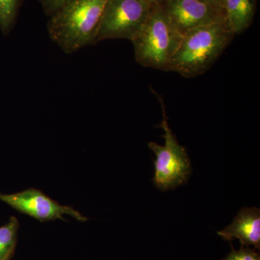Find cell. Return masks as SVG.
<instances>
[{
	"label": "cell",
	"instance_id": "obj_1",
	"mask_svg": "<svg viewBox=\"0 0 260 260\" xmlns=\"http://www.w3.org/2000/svg\"><path fill=\"white\" fill-rule=\"evenodd\" d=\"M108 0H70L47 22L49 37L65 54L96 44Z\"/></svg>",
	"mask_w": 260,
	"mask_h": 260
},
{
	"label": "cell",
	"instance_id": "obj_2",
	"mask_svg": "<svg viewBox=\"0 0 260 260\" xmlns=\"http://www.w3.org/2000/svg\"><path fill=\"white\" fill-rule=\"evenodd\" d=\"M235 35L226 23L211 24L184 34L167 71L186 78L203 75L231 44Z\"/></svg>",
	"mask_w": 260,
	"mask_h": 260
},
{
	"label": "cell",
	"instance_id": "obj_3",
	"mask_svg": "<svg viewBox=\"0 0 260 260\" xmlns=\"http://www.w3.org/2000/svg\"><path fill=\"white\" fill-rule=\"evenodd\" d=\"M183 37L162 3L153 5L143 28L131 41L135 60L145 68L167 71Z\"/></svg>",
	"mask_w": 260,
	"mask_h": 260
},
{
	"label": "cell",
	"instance_id": "obj_4",
	"mask_svg": "<svg viewBox=\"0 0 260 260\" xmlns=\"http://www.w3.org/2000/svg\"><path fill=\"white\" fill-rule=\"evenodd\" d=\"M162 120L160 124L164 129L165 144L164 146L155 142L149 143L148 147L156 155L154 162L155 174L153 181L162 191L173 189L185 183L191 174L190 160L185 149L179 144L175 135L168 124L165 107L161 102Z\"/></svg>",
	"mask_w": 260,
	"mask_h": 260
},
{
	"label": "cell",
	"instance_id": "obj_5",
	"mask_svg": "<svg viewBox=\"0 0 260 260\" xmlns=\"http://www.w3.org/2000/svg\"><path fill=\"white\" fill-rule=\"evenodd\" d=\"M152 6L141 0H108L96 43L109 39L133 40L144 25Z\"/></svg>",
	"mask_w": 260,
	"mask_h": 260
},
{
	"label": "cell",
	"instance_id": "obj_6",
	"mask_svg": "<svg viewBox=\"0 0 260 260\" xmlns=\"http://www.w3.org/2000/svg\"><path fill=\"white\" fill-rule=\"evenodd\" d=\"M0 200L20 213L28 215L41 222L56 219L64 220L63 215H68L80 222L88 220L86 217L73 209L51 199L39 189H26L11 194H0Z\"/></svg>",
	"mask_w": 260,
	"mask_h": 260
},
{
	"label": "cell",
	"instance_id": "obj_7",
	"mask_svg": "<svg viewBox=\"0 0 260 260\" xmlns=\"http://www.w3.org/2000/svg\"><path fill=\"white\" fill-rule=\"evenodd\" d=\"M164 8L181 34L193 29L226 23L223 8L200 0H164Z\"/></svg>",
	"mask_w": 260,
	"mask_h": 260
},
{
	"label": "cell",
	"instance_id": "obj_8",
	"mask_svg": "<svg viewBox=\"0 0 260 260\" xmlns=\"http://www.w3.org/2000/svg\"><path fill=\"white\" fill-rule=\"evenodd\" d=\"M224 240L239 239L242 246H254L260 249V210L244 208L238 213L232 223L218 232Z\"/></svg>",
	"mask_w": 260,
	"mask_h": 260
},
{
	"label": "cell",
	"instance_id": "obj_9",
	"mask_svg": "<svg viewBox=\"0 0 260 260\" xmlns=\"http://www.w3.org/2000/svg\"><path fill=\"white\" fill-rule=\"evenodd\" d=\"M257 8V0H223L225 21L236 34L246 30L252 23Z\"/></svg>",
	"mask_w": 260,
	"mask_h": 260
},
{
	"label": "cell",
	"instance_id": "obj_10",
	"mask_svg": "<svg viewBox=\"0 0 260 260\" xmlns=\"http://www.w3.org/2000/svg\"><path fill=\"white\" fill-rule=\"evenodd\" d=\"M25 0H0V31L8 36L15 28Z\"/></svg>",
	"mask_w": 260,
	"mask_h": 260
},
{
	"label": "cell",
	"instance_id": "obj_11",
	"mask_svg": "<svg viewBox=\"0 0 260 260\" xmlns=\"http://www.w3.org/2000/svg\"><path fill=\"white\" fill-rule=\"evenodd\" d=\"M19 223L15 217H11L9 222L0 228V260L13 255L17 241Z\"/></svg>",
	"mask_w": 260,
	"mask_h": 260
},
{
	"label": "cell",
	"instance_id": "obj_12",
	"mask_svg": "<svg viewBox=\"0 0 260 260\" xmlns=\"http://www.w3.org/2000/svg\"><path fill=\"white\" fill-rule=\"evenodd\" d=\"M222 260H260V256L259 253L253 249L244 248L242 246L239 250H235L233 248L226 257Z\"/></svg>",
	"mask_w": 260,
	"mask_h": 260
},
{
	"label": "cell",
	"instance_id": "obj_13",
	"mask_svg": "<svg viewBox=\"0 0 260 260\" xmlns=\"http://www.w3.org/2000/svg\"><path fill=\"white\" fill-rule=\"evenodd\" d=\"M42 6L44 14L50 18L66 5L70 0H37Z\"/></svg>",
	"mask_w": 260,
	"mask_h": 260
},
{
	"label": "cell",
	"instance_id": "obj_14",
	"mask_svg": "<svg viewBox=\"0 0 260 260\" xmlns=\"http://www.w3.org/2000/svg\"><path fill=\"white\" fill-rule=\"evenodd\" d=\"M141 1L144 2L145 3H148V4L155 5L161 3L164 0H141Z\"/></svg>",
	"mask_w": 260,
	"mask_h": 260
},
{
	"label": "cell",
	"instance_id": "obj_15",
	"mask_svg": "<svg viewBox=\"0 0 260 260\" xmlns=\"http://www.w3.org/2000/svg\"><path fill=\"white\" fill-rule=\"evenodd\" d=\"M211 3L216 6L221 7L223 8V0H211Z\"/></svg>",
	"mask_w": 260,
	"mask_h": 260
},
{
	"label": "cell",
	"instance_id": "obj_16",
	"mask_svg": "<svg viewBox=\"0 0 260 260\" xmlns=\"http://www.w3.org/2000/svg\"><path fill=\"white\" fill-rule=\"evenodd\" d=\"M11 256H12V255L7 256L6 258H5V259H3V260H10V258H11Z\"/></svg>",
	"mask_w": 260,
	"mask_h": 260
},
{
	"label": "cell",
	"instance_id": "obj_17",
	"mask_svg": "<svg viewBox=\"0 0 260 260\" xmlns=\"http://www.w3.org/2000/svg\"><path fill=\"white\" fill-rule=\"evenodd\" d=\"M200 1H203V2H208V3H211V0H200Z\"/></svg>",
	"mask_w": 260,
	"mask_h": 260
}]
</instances>
